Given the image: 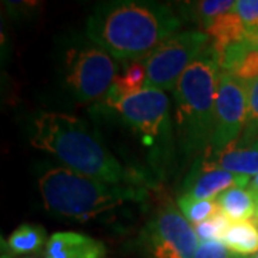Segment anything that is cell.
<instances>
[{
  "instance_id": "6da1fadb",
  "label": "cell",
  "mask_w": 258,
  "mask_h": 258,
  "mask_svg": "<svg viewBox=\"0 0 258 258\" xmlns=\"http://www.w3.org/2000/svg\"><path fill=\"white\" fill-rule=\"evenodd\" d=\"M181 19L168 5L119 0L98 5L86 22V33L115 60L138 62L178 33Z\"/></svg>"
},
{
  "instance_id": "7a4b0ae2",
  "label": "cell",
  "mask_w": 258,
  "mask_h": 258,
  "mask_svg": "<svg viewBox=\"0 0 258 258\" xmlns=\"http://www.w3.org/2000/svg\"><path fill=\"white\" fill-rule=\"evenodd\" d=\"M32 147L56 157L64 168L101 182L139 185L137 171L123 166L98 138V134L78 116L63 112H42L33 125Z\"/></svg>"
},
{
  "instance_id": "3957f363",
  "label": "cell",
  "mask_w": 258,
  "mask_h": 258,
  "mask_svg": "<svg viewBox=\"0 0 258 258\" xmlns=\"http://www.w3.org/2000/svg\"><path fill=\"white\" fill-rule=\"evenodd\" d=\"M221 72L211 43L185 71L172 91L178 141L186 155L207 154L211 147Z\"/></svg>"
},
{
  "instance_id": "277c9868",
  "label": "cell",
  "mask_w": 258,
  "mask_h": 258,
  "mask_svg": "<svg viewBox=\"0 0 258 258\" xmlns=\"http://www.w3.org/2000/svg\"><path fill=\"white\" fill-rule=\"evenodd\" d=\"M43 204L53 214L86 221L128 201H141L147 191L138 185H115L81 175L64 166L49 168L39 176Z\"/></svg>"
},
{
  "instance_id": "5b68a950",
  "label": "cell",
  "mask_w": 258,
  "mask_h": 258,
  "mask_svg": "<svg viewBox=\"0 0 258 258\" xmlns=\"http://www.w3.org/2000/svg\"><path fill=\"white\" fill-rule=\"evenodd\" d=\"M112 109L138 134L145 147L152 149L154 157L168 155L172 144V123L169 99L162 91L142 89L118 102Z\"/></svg>"
},
{
  "instance_id": "8992f818",
  "label": "cell",
  "mask_w": 258,
  "mask_h": 258,
  "mask_svg": "<svg viewBox=\"0 0 258 258\" xmlns=\"http://www.w3.org/2000/svg\"><path fill=\"white\" fill-rule=\"evenodd\" d=\"M210 45L211 39L201 30H185L169 37L145 59L147 81L144 89L174 91L185 71Z\"/></svg>"
},
{
  "instance_id": "52a82bcc",
  "label": "cell",
  "mask_w": 258,
  "mask_h": 258,
  "mask_svg": "<svg viewBox=\"0 0 258 258\" xmlns=\"http://www.w3.org/2000/svg\"><path fill=\"white\" fill-rule=\"evenodd\" d=\"M118 76V64L98 46L72 47L64 57V83L76 101H98L108 95Z\"/></svg>"
},
{
  "instance_id": "ba28073f",
  "label": "cell",
  "mask_w": 258,
  "mask_h": 258,
  "mask_svg": "<svg viewBox=\"0 0 258 258\" xmlns=\"http://www.w3.org/2000/svg\"><path fill=\"white\" fill-rule=\"evenodd\" d=\"M148 258H195L200 247L194 225L172 204L159 208L141 232Z\"/></svg>"
},
{
  "instance_id": "9c48e42d",
  "label": "cell",
  "mask_w": 258,
  "mask_h": 258,
  "mask_svg": "<svg viewBox=\"0 0 258 258\" xmlns=\"http://www.w3.org/2000/svg\"><path fill=\"white\" fill-rule=\"evenodd\" d=\"M247 85L228 72H221L218 83L215 126L211 147L204 155H215L234 145L242 135L247 119Z\"/></svg>"
},
{
  "instance_id": "30bf717a",
  "label": "cell",
  "mask_w": 258,
  "mask_h": 258,
  "mask_svg": "<svg viewBox=\"0 0 258 258\" xmlns=\"http://www.w3.org/2000/svg\"><path fill=\"white\" fill-rule=\"evenodd\" d=\"M245 178L231 174L215 166L205 157L198 158L192 165L184 184L185 195L195 200H215L218 195L232 186H248Z\"/></svg>"
},
{
  "instance_id": "8fae6325",
  "label": "cell",
  "mask_w": 258,
  "mask_h": 258,
  "mask_svg": "<svg viewBox=\"0 0 258 258\" xmlns=\"http://www.w3.org/2000/svg\"><path fill=\"white\" fill-rule=\"evenodd\" d=\"M105 244L89 235L60 231L49 237L45 258H105Z\"/></svg>"
},
{
  "instance_id": "7c38bea8",
  "label": "cell",
  "mask_w": 258,
  "mask_h": 258,
  "mask_svg": "<svg viewBox=\"0 0 258 258\" xmlns=\"http://www.w3.org/2000/svg\"><path fill=\"white\" fill-rule=\"evenodd\" d=\"M215 166L231 174L251 179L258 174V139L251 142H235L215 155H204Z\"/></svg>"
},
{
  "instance_id": "4fadbf2b",
  "label": "cell",
  "mask_w": 258,
  "mask_h": 258,
  "mask_svg": "<svg viewBox=\"0 0 258 258\" xmlns=\"http://www.w3.org/2000/svg\"><path fill=\"white\" fill-rule=\"evenodd\" d=\"M215 200L220 211L234 222L251 220L258 208L254 195L244 186H232L220 194Z\"/></svg>"
},
{
  "instance_id": "5bb4252c",
  "label": "cell",
  "mask_w": 258,
  "mask_h": 258,
  "mask_svg": "<svg viewBox=\"0 0 258 258\" xmlns=\"http://www.w3.org/2000/svg\"><path fill=\"white\" fill-rule=\"evenodd\" d=\"M205 33L210 36L212 46L217 52L231 45L247 42L244 26L235 12V8L215 19L211 25L205 29Z\"/></svg>"
},
{
  "instance_id": "9a60e30c",
  "label": "cell",
  "mask_w": 258,
  "mask_h": 258,
  "mask_svg": "<svg viewBox=\"0 0 258 258\" xmlns=\"http://www.w3.org/2000/svg\"><path fill=\"white\" fill-rule=\"evenodd\" d=\"M221 242L231 252L241 257H252L258 252V227L251 221L231 224Z\"/></svg>"
},
{
  "instance_id": "2e32d148",
  "label": "cell",
  "mask_w": 258,
  "mask_h": 258,
  "mask_svg": "<svg viewBox=\"0 0 258 258\" xmlns=\"http://www.w3.org/2000/svg\"><path fill=\"white\" fill-rule=\"evenodd\" d=\"M147 71L144 63H131L122 75H118L106 95V105L112 108L122 99L134 93L141 92L145 88Z\"/></svg>"
},
{
  "instance_id": "e0dca14e",
  "label": "cell",
  "mask_w": 258,
  "mask_h": 258,
  "mask_svg": "<svg viewBox=\"0 0 258 258\" xmlns=\"http://www.w3.org/2000/svg\"><path fill=\"white\" fill-rule=\"evenodd\" d=\"M46 244V231L36 224H22L8 238V249L13 254L36 252Z\"/></svg>"
},
{
  "instance_id": "ac0fdd59",
  "label": "cell",
  "mask_w": 258,
  "mask_h": 258,
  "mask_svg": "<svg viewBox=\"0 0 258 258\" xmlns=\"http://www.w3.org/2000/svg\"><path fill=\"white\" fill-rule=\"evenodd\" d=\"M176 205L185 217V220L194 227L208 220L220 210L217 200H195L185 194L179 195Z\"/></svg>"
},
{
  "instance_id": "d6986e66",
  "label": "cell",
  "mask_w": 258,
  "mask_h": 258,
  "mask_svg": "<svg viewBox=\"0 0 258 258\" xmlns=\"http://www.w3.org/2000/svg\"><path fill=\"white\" fill-rule=\"evenodd\" d=\"M235 3L237 2H232V0H203V2L191 3L186 8L192 12V18L201 23L205 32V29L218 16L234 9Z\"/></svg>"
},
{
  "instance_id": "ffe728a7",
  "label": "cell",
  "mask_w": 258,
  "mask_h": 258,
  "mask_svg": "<svg viewBox=\"0 0 258 258\" xmlns=\"http://www.w3.org/2000/svg\"><path fill=\"white\" fill-rule=\"evenodd\" d=\"M235 12L244 26L247 43L258 49V0H237Z\"/></svg>"
},
{
  "instance_id": "44dd1931",
  "label": "cell",
  "mask_w": 258,
  "mask_h": 258,
  "mask_svg": "<svg viewBox=\"0 0 258 258\" xmlns=\"http://www.w3.org/2000/svg\"><path fill=\"white\" fill-rule=\"evenodd\" d=\"M231 220L222 211L215 212L208 220H205L201 224L195 225V232L198 241L203 242H210V241H221L224 234L230 228Z\"/></svg>"
},
{
  "instance_id": "7402d4cb",
  "label": "cell",
  "mask_w": 258,
  "mask_h": 258,
  "mask_svg": "<svg viewBox=\"0 0 258 258\" xmlns=\"http://www.w3.org/2000/svg\"><path fill=\"white\" fill-rule=\"evenodd\" d=\"M248 91V106H247V119L240 142H251L258 139V78L247 85ZM237 141V142H238Z\"/></svg>"
},
{
  "instance_id": "603a6c76",
  "label": "cell",
  "mask_w": 258,
  "mask_h": 258,
  "mask_svg": "<svg viewBox=\"0 0 258 258\" xmlns=\"http://www.w3.org/2000/svg\"><path fill=\"white\" fill-rule=\"evenodd\" d=\"M231 75L245 85L255 81L258 78V49H251Z\"/></svg>"
},
{
  "instance_id": "cb8c5ba5",
  "label": "cell",
  "mask_w": 258,
  "mask_h": 258,
  "mask_svg": "<svg viewBox=\"0 0 258 258\" xmlns=\"http://www.w3.org/2000/svg\"><path fill=\"white\" fill-rule=\"evenodd\" d=\"M195 258H249L241 257L234 252H231L221 241H210V242H203L197 249Z\"/></svg>"
},
{
  "instance_id": "d4e9b609",
  "label": "cell",
  "mask_w": 258,
  "mask_h": 258,
  "mask_svg": "<svg viewBox=\"0 0 258 258\" xmlns=\"http://www.w3.org/2000/svg\"><path fill=\"white\" fill-rule=\"evenodd\" d=\"M248 189L249 192L254 195V198H255V201H257L258 204V174L251 179V182H249L248 185Z\"/></svg>"
},
{
  "instance_id": "484cf974",
  "label": "cell",
  "mask_w": 258,
  "mask_h": 258,
  "mask_svg": "<svg viewBox=\"0 0 258 258\" xmlns=\"http://www.w3.org/2000/svg\"><path fill=\"white\" fill-rule=\"evenodd\" d=\"M249 258H258V252L255 254V255H252V257H249Z\"/></svg>"
}]
</instances>
